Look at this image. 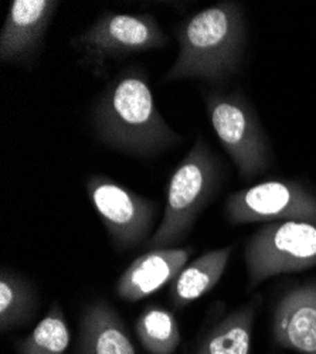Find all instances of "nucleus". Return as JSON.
<instances>
[{
    "mask_svg": "<svg viewBox=\"0 0 316 354\" xmlns=\"http://www.w3.org/2000/svg\"><path fill=\"white\" fill-rule=\"evenodd\" d=\"M93 125L101 142L135 156L155 155L182 142L159 112L147 73L136 67L108 84L94 108Z\"/></svg>",
    "mask_w": 316,
    "mask_h": 354,
    "instance_id": "f257e3e1",
    "label": "nucleus"
},
{
    "mask_svg": "<svg viewBox=\"0 0 316 354\" xmlns=\"http://www.w3.org/2000/svg\"><path fill=\"white\" fill-rule=\"evenodd\" d=\"M179 53L165 81L200 78L221 81L237 71L245 44L239 3L221 2L197 12L178 28Z\"/></svg>",
    "mask_w": 316,
    "mask_h": 354,
    "instance_id": "f03ea898",
    "label": "nucleus"
},
{
    "mask_svg": "<svg viewBox=\"0 0 316 354\" xmlns=\"http://www.w3.org/2000/svg\"><path fill=\"white\" fill-rule=\"evenodd\" d=\"M221 166L202 136L171 174L163 218L145 244L147 250L175 248L192 231L196 220L221 185Z\"/></svg>",
    "mask_w": 316,
    "mask_h": 354,
    "instance_id": "7ed1b4c3",
    "label": "nucleus"
},
{
    "mask_svg": "<svg viewBox=\"0 0 316 354\" xmlns=\"http://www.w3.org/2000/svg\"><path fill=\"white\" fill-rule=\"evenodd\" d=\"M248 290L282 274L316 267V223L277 221L255 231L244 250Z\"/></svg>",
    "mask_w": 316,
    "mask_h": 354,
    "instance_id": "20e7f679",
    "label": "nucleus"
},
{
    "mask_svg": "<svg viewBox=\"0 0 316 354\" xmlns=\"http://www.w3.org/2000/svg\"><path fill=\"white\" fill-rule=\"evenodd\" d=\"M210 124L244 180H251L270 165L264 131L252 108L237 94L212 91L206 95Z\"/></svg>",
    "mask_w": 316,
    "mask_h": 354,
    "instance_id": "39448f33",
    "label": "nucleus"
},
{
    "mask_svg": "<svg viewBox=\"0 0 316 354\" xmlns=\"http://www.w3.org/2000/svg\"><path fill=\"white\" fill-rule=\"evenodd\" d=\"M167 44L158 20L151 15L106 13L73 39V46L101 71L108 60L162 48Z\"/></svg>",
    "mask_w": 316,
    "mask_h": 354,
    "instance_id": "423d86ee",
    "label": "nucleus"
},
{
    "mask_svg": "<svg viewBox=\"0 0 316 354\" xmlns=\"http://www.w3.org/2000/svg\"><path fill=\"white\" fill-rule=\"evenodd\" d=\"M224 212L236 225L291 220L316 223V194L298 182L268 180L233 193Z\"/></svg>",
    "mask_w": 316,
    "mask_h": 354,
    "instance_id": "0eeeda50",
    "label": "nucleus"
},
{
    "mask_svg": "<svg viewBox=\"0 0 316 354\" xmlns=\"http://www.w3.org/2000/svg\"><path fill=\"white\" fill-rule=\"evenodd\" d=\"M87 192L112 244L120 251L149 241L156 214V205L151 200L105 176H91Z\"/></svg>",
    "mask_w": 316,
    "mask_h": 354,
    "instance_id": "6e6552de",
    "label": "nucleus"
},
{
    "mask_svg": "<svg viewBox=\"0 0 316 354\" xmlns=\"http://www.w3.org/2000/svg\"><path fill=\"white\" fill-rule=\"evenodd\" d=\"M271 339L279 348L316 354V279L286 289L277 299Z\"/></svg>",
    "mask_w": 316,
    "mask_h": 354,
    "instance_id": "1a4fd4ad",
    "label": "nucleus"
},
{
    "mask_svg": "<svg viewBox=\"0 0 316 354\" xmlns=\"http://www.w3.org/2000/svg\"><path fill=\"white\" fill-rule=\"evenodd\" d=\"M59 5L57 0H13L0 32V62L30 58L41 46Z\"/></svg>",
    "mask_w": 316,
    "mask_h": 354,
    "instance_id": "9d476101",
    "label": "nucleus"
},
{
    "mask_svg": "<svg viewBox=\"0 0 316 354\" xmlns=\"http://www.w3.org/2000/svg\"><path fill=\"white\" fill-rule=\"evenodd\" d=\"M192 248H160L139 255L121 274L117 295L127 302H139L171 283L186 267Z\"/></svg>",
    "mask_w": 316,
    "mask_h": 354,
    "instance_id": "9b49d317",
    "label": "nucleus"
},
{
    "mask_svg": "<svg viewBox=\"0 0 316 354\" xmlns=\"http://www.w3.org/2000/svg\"><path fill=\"white\" fill-rule=\"evenodd\" d=\"M78 354H136L124 320L106 301H97L84 309Z\"/></svg>",
    "mask_w": 316,
    "mask_h": 354,
    "instance_id": "f8f14e48",
    "label": "nucleus"
},
{
    "mask_svg": "<svg viewBox=\"0 0 316 354\" xmlns=\"http://www.w3.org/2000/svg\"><path fill=\"white\" fill-rule=\"evenodd\" d=\"M261 298L228 312L200 339L193 354H251V340L255 317Z\"/></svg>",
    "mask_w": 316,
    "mask_h": 354,
    "instance_id": "ddd939ff",
    "label": "nucleus"
},
{
    "mask_svg": "<svg viewBox=\"0 0 316 354\" xmlns=\"http://www.w3.org/2000/svg\"><path fill=\"white\" fill-rule=\"evenodd\" d=\"M232 251L233 247L219 248L186 263V267L170 283L171 305L182 309L214 289L227 270Z\"/></svg>",
    "mask_w": 316,
    "mask_h": 354,
    "instance_id": "4468645a",
    "label": "nucleus"
},
{
    "mask_svg": "<svg viewBox=\"0 0 316 354\" xmlns=\"http://www.w3.org/2000/svg\"><path fill=\"white\" fill-rule=\"evenodd\" d=\"M135 332L151 354H174L180 344V328L175 315L162 306H148L136 320Z\"/></svg>",
    "mask_w": 316,
    "mask_h": 354,
    "instance_id": "2eb2a0df",
    "label": "nucleus"
},
{
    "mask_svg": "<svg viewBox=\"0 0 316 354\" xmlns=\"http://www.w3.org/2000/svg\"><path fill=\"white\" fill-rule=\"evenodd\" d=\"M36 309L33 289L24 278L3 268L0 272V330L27 323Z\"/></svg>",
    "mask_w": 316,
    "mask_h": 354,
    "instance_id": "dca6fc26",
    "label": "nucleus"
},
{
    "mask_svg": "<svg viewBox=\"0 0 316 354\" xmlns=\"http://www.w3.org/2000/svg\"><path fill=\"white\" fill-rule=\"evenodd\" d=\"M71 340L62 306L53 302L33 332L17 343V354H66Z\"/></svg>",
    "mask_w": 316,
    "mask_h": 354,
    "instance_id": "f3484780",
    "label": "nucleus"
}]
</instances>
